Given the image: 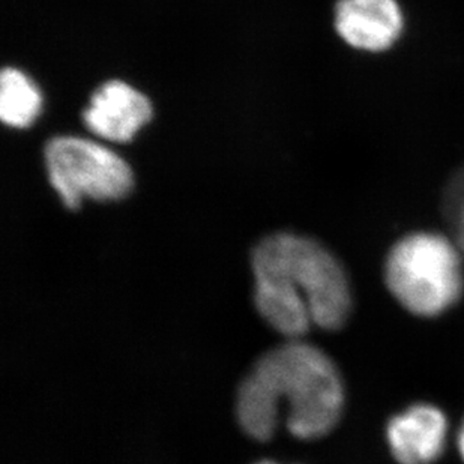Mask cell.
Masks as SVG:
<instances>
[{"label":"cell","mask_w":464,"mask_h":464,"mask_svg":"<svg viewBox=\"0 0 464 464\" xmlns=\"http://www.w3.org/2000/svg\"><path fill=\"white\" fill-rule=\"evenodd\" d=\"M442 212L451 227L454 241L464 253V166L451 176L443 189Z\"/></svg>","instance_id":"cell-9"},{"label":"cell","mask_w":464,"mask_h":464,"mask_svg":"<svg viewBox=\"0 0 464 464\" xmlns=\"http://www.w3.org/2000/svg\"><path fill=\"white\" fill-rule=\"evenodd\" d=\"M255 304L276 333L301 340L317 326L346 324L353 296L346 269L326 246L295 233H276L253 251Z\"/></svg>","instance_id":"cell-2"},{"label":"cell","mask_w":464,"mask_h":464,"mask_svg":"<svg viewBox=\"0 0 464 464\" xmlns=\"http://www.w3.org/2000/svg\"><path fill=\"white\" fill-rule=\"evenodd\" d=\"M287 403L285 425L295 438L331 433L342 420L346 391L338 367L324 351L289 340L256 361L237 394V418L250 438L267 442Z\"/></svg>","instance_id":"cell-1"},{"label":"cell","mask_w":464,"mask_h":464,"mask_svg":"<svg viewBox=\"0 0 464 464\" xmlns=\"http://www.w3.org/2000/svg\"><path fill=\"white\" fill-rule=\"evenodd\" d=\"M459 450H460L461 459L464 461V422L461 425L460 433H459Z\"/></svg>","instance_id":"cell-10"},{"label":"cell","mask_w":464,"mask_h":464,"mask_svg":"<svg viewBox=\"0 0 464 464\" xmlns=\"http://www.w3.org/2000/svg\"><path fill=\"white\" fill-rule=\"evenodd\" d=\"M258 464H274V463H271V461H262V463H258Z\"/></svg>","instance_id":"cell-11"},{"label":"cell","mask_w":464,"mask_h":464,"mask_svg":"<svg viewBox=\"0 0 464 464\" xmlns=\"http://www.w3.org/2000/svg\"><path fill=\"white\" fill-rule=\"evenodd\" d=\"M152 118L150 100L123 82H107L91 98L83 114L86 127L104 140H131Z\"/></svg>","instance_id":"cell-7"},{"label":"cell","mask_w":464,"mask_h":464,"mask_svg":"<svg viewBox=\"0 0 464 464\" xmlns=\"http://www.w3.org/2000/svg\"><path fill=\"white\" fill-rule=\"evenodd\" d=\"M43 98L27 75L6 68L0 79V116L9 127L26 128L41 111Z\"/></svg>","instance_id":"cell-8"},{"label":"cell","mask_w":464,"mask_h":464,"mask_svg":"<svg viewBox=\"0 0 464 464\" xmlns=\"http://www.w3.org/2000/svg\"><path fill=\"white\" fill-rule=\"evenodd\" d=\"M50 184L66 208L82 198L118 200L131 191L134 176L127 162L109 148L80 137H56L45 145Z\"/></svg>","instance_id":"cell-4"},{"label":"cell","mask_w":464,"mask_h":464,"mask_svg":"<svg viewBox=\"0 0 464 464\" xmlns=\"http://www.w3.org/2000/svg\"><path fill=\"white\" fill-rule=\"evenodd\" d=\"M385 283L404 310L418 317H438L463 295V251L439 233L406 235L386 256Z\"/></svg>","instance_id":"cell-3"},{"label":"cell","mask_w":464,"mask_h":464,"mask_svg":"<svg viewBox=\"0 0 464 464\" xmlns=\"http://www.w3.org/2000/svg\"><path fill=\"white\" fill-rule=\"evenodd\" d=\"M448 430L443 411L433 404L418 403L391 418L386 440L400 464H431L442 456Z\"/></svg>","instance_id":"cell-6"},{"label":"cell","mask_w":464,"mask_h":464,"mask_svg":"<svg viewBox=\"0 0 464 464\" xmlns=\"http://www.w3.org/2000/svg\"><path fill=\"white\" fill-rule=\"evenodd\" d=\"M403 27L397 0H340L335 6V29L353 49L385 52L399 41Z\"/></svg>","instance_id":"cell-5"}]
</instances>
